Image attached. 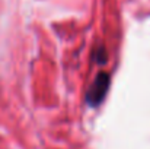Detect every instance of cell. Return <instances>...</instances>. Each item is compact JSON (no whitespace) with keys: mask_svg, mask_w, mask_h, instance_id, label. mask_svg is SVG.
I'll list each match as a JSON object with an SVG mask.
<instances>
[{"mask_svg":"<svg viewBox=\"0 0 150 149\" xmlns=\"http://www.w3.org/2000/svg\"><path fill=\"white\" fill-rule=\"evenodd\" d=\"M109 83H111V76L108 72H99L95 78V81L92 82V85L89 86L88 92H86V102L91 107H98L102 104V101L106 97V92L109 89Z\"/></svg>","mask_w":150,"mask_h":149,"instance_id":"1","label":"cell"},{"mask_svg":"<svg viewBox=\"0 0 150 149\" xmlns=\"http://www.w3.org/2000/svg\"><path fill=\"white\" fill-rule=\"evenodd\" d=\"M95 61L98 64H105L106 63V51L102 46L95 48Z\"/></svg>","mask_w":150,"mask_h":149,"instance_id":"2","label":"cell"}]
</instances>
